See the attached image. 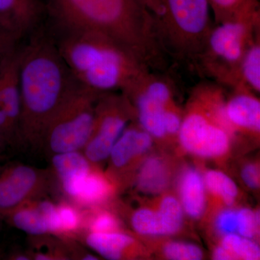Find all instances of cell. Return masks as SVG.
Wrapping results in <instances>:
<instances>
[{
  "mask_svg": "<svg viewBox=\"0 0 260 260\" xmlns=\"http://www.w3.org/2000/svg\"><path fill=\"white\" fill-rule=\"evenodd\" d=\"M56 29L108 38L154 71H164V51L153 15L136 0H44Z\"/></svg>",
  "mask_w": 260,
  "mask_h": 260,
  "instance_id": "obj_1",
  "label": "cell"
},
{
  "mask_svg": "<svg viewBox=\"0 0 260 260\" xmlns=\"http://www.w3.org/2000/svg\"><path fill=\"white\" fill-rule=\"evenodd\" d=\"M79 84L63 60L54 38L39 28L32 32L20 53L19 141L41 146L48 122Z\"/></svg>",
  "mask_w": 260,
  "mask_h": 260,
  "instance_id": "obj_2",
  "label": "cell"
},
{
  "mask_svg": "<svg viewBox=\"0 0 260 260\" xmlns=\"http://www.w3.org/2000/svg\"><path fill=\"white\" fill-rule=\"evenodd\" d=\"M155 20L162 49L176 61L197 66L214 25L208 0H162Z\"/></svg>",
  "mask_w": 260,
  "mask_h": 260,
  "instance_id": "obj_3",
  "label": "cell"
},
{
  "mask_svg": "<svg viewBox=\"0 0 260 260\" xmlns=\"http://www.w3.org/2000/svg\"><path fill=\"white\" fill-rule=\"evenodd\" d=\"M259 31V7L232 20L214 24L197 68L216 83L236 88L243 56Z\"/></svg>",
  "mask_w": 260,
  "mask_h": 260,
  "instance_id": "obj_4",
  "label": "cell"
},
{
  "mask_svg": "<svg viewBox=\"0 0 260 260\" xmlns=\"http://www.w3.org/2000/svg\"><path fill=\"white\" fill-rule=\"evenodd\" d=\"M100 93L80 83L48 122L41 146L51 155L82 151L91 135Z\"/></svg>",
  "mask_w": 260,
  "mask_h": 260,
  "instance_id": "obj_5",
  "label": "cell"
},
{
  "mask_svg": "<svg viewBox=\"0 0 260 260\" xmlns=\"http://www.w3.org/2000/svg\"><path fill=\"white\" fill-rule=\"evenodd\" d=\"M134 116V109L124 93H100L95 103L91 135L82 150L92 165L95 167L109 158L113 147Z\"/></svg>",
  "mask_w": 260,
  "mask_h": 260,
  "instance_id": "obj_6",
  "label": "cell"
},
{
  "mask_svg": "<svg viewBox=\"0 0 260 260\" xmlns=\"http://www.w3.org/2000/svg\"><path fill=\"white\" fill-rule=\"evenodd\" d=\"M47 174L29 166L18 164L0 175V213L6 215L19 205L37 200L45 190Z\"/></svg>",
  "mask_w": 260,
  "mask_h": 260,
  "instance_id": "obj_7",
  "label": "cell"
},
{
  "mask_svg": "<svg viewBox=\"0 0 260 260\" xmlns=\"http://www.w3.org/2000/svg\"><path fill=\"white\" fill-rule=\"evenodd\" d=\"M45 10L43 0H0V27L20 41L39 28Z\"/></svg>",
  "mask_w": 260,
  "mask_h": 260,
  "instance_id": "obj_8",
  "label": "cell"
},
{
  "mask_svg": "<svg viewBox=\"0 0 260 260\" xmlns=\"http://www.w3.org/2000/svg\"><path fill=\"white\" fill-rule=\"evenodd\" d=\"M20 53L21 46L17 44L0 59V102L18 137L20 114Z\"/></svg>",
  "mask_w": 260,
  "mask_h": 260,
  "instance_id": "obj_9",
  "label": "cell"
},
{
  "mask_svg": "<svg viewBox=\"0 0 260 260\" xmlns=\"http://www.w3.org/2000/svg\"><path fill=\"white\" fill-rule=\"evenodd\" d=\"M234 95L224 104L225 117L230 126L259 133L260 102L250 90L237 87Z\"/></svg>",
  "mask_w": 260,
  "mask_h": 260,
  "instance_id": "obj_10",
  "label": "cell"
},
{
  "mask_svg": "<svg viewBox=\"0 0 260 260\" xmlns=\"http://www.w3.org/2000/svg\"><path fill=\"white\" fill-rule=\"evenodd\" d=\"M153 137L139 126H127L113 147L109 158L114 172L125 170L135 159L148 151Z\"/></svg>",
  "mask_w": 260,
  "mask_h": 260,
  "instance_id": "obj_11",
  "label": "cell"
},
{
  "mask_svg": "<svg viewBox=\"0 0 260 260\" xmlns=\"http://www.w3.org/2000/svg\"><path fill=\"white\" fill-rule=\"evenodd\" d=\"M51 164L63 190L71 200L83 178L93 167L82 151L54 154L51 156Z\"/></svg>",
  "mask_w": 260,
  "mask_h": 260,
  "instance_id": "obj_12",
  "label": "cell"
},
{
  "mask_svg": "<svg viewBox=\"0 0 260 260\" xmlns=\"http://www.w3.org/2000/svg\"><path fill=\"white\" fill-rule=\"evenodd\" d=\"M78 236L90 249L107 259L119 260L128 257L135 244L134 238L119 231L81 232Z\"/></svg>",
  "mask_w": 260,
  "mask_h": 260,
  "instance_id": "obj_13",
  "label": "cell"
},
{
  "mask_svg": "<svg viewBox=\"0 0 260 260\" xmlns=\"http://www.w3.org/2000/svg\"><path fill=\"white\" fill-rule=\"evenodd\" d=\"M115 185L109 177L92 167L80 182L73 202L83 208H95L107 201L114 194Z\"/></svg>",
  "mask_w": 260,
  "mask_h": 260,
  "instance_id": "obj_14",
  "label": "cell"
},
{
  "mask_svg": "<svg viewBox=\"0 0 260 260\" xmlns=\"http://www.w3.org/2000/svg\"><path fill=\"white\" fill-rule=\"evenodd\" d=\"M5 215L13 226L29 235L42 237L50 234L47 217L39 200L26 202Z\"/></svg>",
  "mask_w": 260,
  "mask_h": 260,
  "instance_id": "obj_15",
  "label": "cell"
},
{
  "mask_svg": "<svg viewBox=\"0 0 260 260\" xmlns=\"http://www.w3.org/2000/svg\"><path fill=\"white\" fill-rule=\"evenodd\" d=\"M181 207L191 218H198L205 208V185L204 179L198 171L188 169L180 181Z\"/></svg>",
  "mask_w": 260,
  "mask_h": 260,
  "instance_id": "obj_16",
  "label": "cell"
},
{
  "mask_svg": "<svg viewBox=\"0 0 260 260\" xmlns=\"http://www.w3.org/2000/svg\"><path fill=\"white\" fill-rule=\"evenodd\" d=\"M255 93L260 92V31L245 51L239 70V85ZM237 88V87H236Z\"/></svg>",
  "mask_w": 260,
  "mask_h": 260,
  "instance_id": "obj_17",
  "label": "cell"
},
{
  "mask_svg": "<svg viewBox=\"0 0 260 260\" xmlns=\"http://www.w3.org/2000/svg\"><path fill=\"white\" fill-rule=\"evenodd\" d=\"M169 181V173L165 162L159 158H148L138 172V188L147 194H158L165 189Z\"/></svg>",
  "mask_w": 260,
  "mask_h": 260,
  "instance_id": "obj_18",
  "label": "cell"
},
{
  "mask_svg": "<svg viewBox=\"0 0 260 260\" xmlns=\"http://www.w3.org/2000/svg\"><path fill=\"white\" fill-rule=\"evenodd\" d=\"M81 232H112L119 231V220L112 213L95 208H81ZM80 232V233H81Z\"/></svg>",
  "mask_w": 260,
  "mask_h": 260,
  "instance_id": "obj_19",
  "label": "cell"
},
{
  "mask_svg": "<svg viewBox=\"0 0 260 260\" xmlns=\"http://www.w3.org/2000/svg\"><path fill=\"white\" fill-rule=\"evenodd\" d=\"M214 23L232 20L251 9L259 8V0H208Z\"/></svg>",
  "mask_w": 260,
  "mask_h": 260,
  "instance_id": "obj_20",
  "label": "cell"
},
{
  "mask_svg": "<svg viewBox=\"0 0 260 260\" xmlns=\"http://www.w3.org/2000/svg\"><path fill=\"white\" fill-rule=\"evenodd\" d=\"M157 213L162 236L172 235L180 230L183 223V208L174 197L164 198Z\"/></svg>",
  "mask_w": 260,
  "mask_h": 260,
  "instance_id": "obj_21",
  "label": "cell"
},
{
  "mask_svg": "<svg viewBox=\"0 0 260 260\" xmlns=\"http://www.w3.org/2000/svg\"><path fill=\"white\" fill-rule=\"evenodd\" d=\"M203 179L208 190L221 198L227 205L234 203L239 191L237 184L229 176L219 171L210 170Z\"/></svg>",
  "mask_w": 260,
  "mask_h": 260,
  "instance_id": "obj_22",
  "label": "cell"
},
{
  "mask_svg": "<svg viewBox=\"0 0 260 260\" xmlns=\"http://www.w3.org/2000/svg\"><path fill=\"white\" fill-rule=\"evenodd\" d=\"M56 206L60 223L59 237H64V239H75L81 232V209L68 202H61Z\"/></svg>",
  "mask_w": 260,
  "mask_h": 260,
  "instance_id": "obj_23",
  "label": "cell"
},
{
  "mask_svg": "<svg viewBox=\"0 0 260 260\" xmlns=\"http://www.w3.org/2000/svg\"><path fill=\"white\" fill-rule=\"evenodd\" d=\"M222 246L227 249L235 259L256 260L260 257L259 246L250 239L239 234H225Z\"/></svg>",
  "mask_w": 260,
  "mask_h": 260,
  "instance_id": "obj_24",
  "label": "cell"
},
{
  "mask_svg": "<svg viewBox=\"0 0 260 260\" xmlns=\"http://www.w3.org/2000/svg\"><path fill=\"white\" fill-rule=\"evenodd\" d=\"M131 225L135 232L145 236H162L157 210L141 208L131 218Z\"/></svg>",
  "mask_w": 260,
  "mask_h": 260,
  "instance_id": "obj_25",
  "label": "cell"
},
{
  "mask_svg": "<svg viewBox=\"0 0 260 260\" xmlns=\"http://www.w3.org/2000/svg\"><path fill=\"white\" fill-rule=\"evenodd\" d=\"M166 257L172 260H200L203 259V250L190 243L172 242L164 247Z\"/></svg>",
  "mask_w": 260,
  "mask_h": 260,
  "instance_id": "obj_26",
  "label": "cell"
},
{
  "mask_svg": "<svg viewBox=\"0 0 260 260\" xmlns=\"http://www.w3.org/2000/svg\"><path fill=\"white\" fill-rule=\"evenodd\" d=\"M259 225V212L243 208L237 212V232L242 237L251 239L257 232Z\"/></svg>",
  "mask_w": 260,
  "mask_h": 260,
  "instance_id": "obj_27",
  "label": "cell"
},
{
  "mask_svg": "<svg viewBox=\"0 0 260 260\" xmlns=\"http://www.w3.org/2000/svg\"><path fill=\"white\" fill-rule=\"evenodd\" d=\"M217 229L225 234H233L237 232V212L227 210L218 215L216 220Z\"/></svg>",
  "mask_w": 260,
  "mask_h": 260,
  "instance_id": "obj_28",
  "label": "cell"
},
{
  "mask_svg": "<svg viewBox=\"0 0 260 260\" xmlns=\"http://www.w3.org/2000/svg\"><path fill=\"white\" fill-rule=\"evenodd\" d=\"M0 134L4 138L7 144L13 145L19 142L18 134L14 126L12 125L8 116L5 114L0 102Z\"/></svg>",
  "mask_w": 260,
  "mask_h": 260,
  "instance_id": "obj_29",
  "label": "cell"
},
{
  "mask_svg": "<svg viewBox=\"0 0 260 260\" xmlns=\"http://www.w3.org/2000/svg\"><path fill=\"white\" fill-rule=\"evenodd\" d=\"M241 176L246 185L251 189L259 187V170L255 164H249L243 168Z\"/></svg>",
  "mask_w": 260,
  "mask_h": 260,
  "instance_id": "obj_30",
  "label": "cell"
},
{
  "mask_svg": "<svg viewBox=\"0 0 260 260\" xmlns=\"http://www.w3.org/2000/svg\"><path fill=\"white\" fill-rule=\"evenodd\" d=\"M18 42V39L13 34L0 27V59Z\"/></svg>",
  "mask_w": 260,
  "mask_h": 260,
  "instance_id": "obj_31",
  "label": "cell"
},
{
  "mask_svg": "<svg viewBox=\"0 0 260 260\" xmlns=\"http://www.w3.org/2000/svg\"><path fill=\"white\" fill-rule=\"evenodd\" d=\"M145 9L153 15L155 20H158L164 13L162 0H136Z\"/></svg>",
  "mask_w": 260,
  "mask_h": 260,
  "instance_id": "obj_32",
  "label": "cell"
},
{
  "mask_svg": "<svg viewBox=\"0 0 260 260\" xmlns=\"http://www.w3.org/2000/svg\"><path fill=\"white\" fill-rule=\"evenodd\" d=\"M213 259L217 260L235 259V257L227 249L220 246L217 247L213 252Z\"/></svg>",
  "mask_w": 260,
  "mask_h": 260,
  "instance_id": "obj_33",
  "label": "cell"
},
{
  "mask_svg": "<svg viewBox=\"0 0 260 260\" xmlns=\"http://www.w3.org/2000/svg\"><path fill=\"white\" fill-rule=\"evenodd\" d=\"M7 144L6 141H5L4 138L2 136V135L0 134V155H1L2 152H3V148L5 145Z\"/></svg>",
  "mask_w": 260,
  "mask_h": 260,
  "instance_id": "obj_34",
  "label": "cell"
}]
</instances>
